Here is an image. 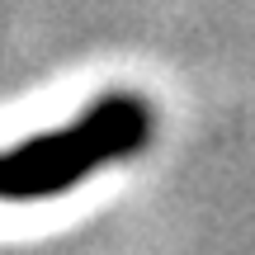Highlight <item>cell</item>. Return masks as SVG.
Instances as JSON below:
<instances>
[{"mask_svg": "<svg viewBox=\"0 0 255 255\" xmlns=\"http://www.w3.org/2000/svg\"><path fill=\"white\" fill-rule=\"evenodd\" d=\"M146 142H151V104L132 90H109L71 123L33 132L19 146L0 151V199H57L81 180H90L100 165L137 156Z\"/></svg>", "mask_w": 255, "mask_h": 255, "instance_id": "obj_1", "label": "cell"}]
</instances>
